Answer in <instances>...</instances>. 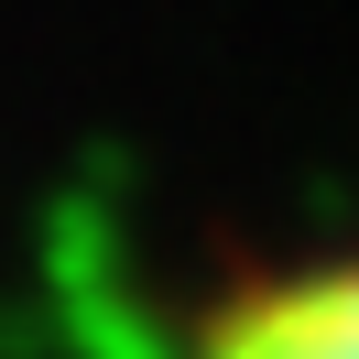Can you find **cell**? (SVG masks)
<instances>
[{
	"label": "cell",
	"mask_w": 359,
	"mask_h": 359,
	"mask_svg": "<svg viewBox=\"0 0 359 359\" xmlns=\"http://www.w3.org/2000/svg\"><path fill=\"white\" fill-rule=\"evenodd\" d=\"M175 359H359V240L229 272L185 316Z\"/></svg>",
	"instance_id": "obj_1"
}]
</instances>
